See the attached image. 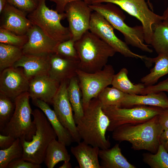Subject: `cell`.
Here are the masks:
<instances>
[{
    "label": "cell",
    "instance_id": "obj_44",
    "mask_svg": "<svg viewBox=\"0 0 168 168\" xmlns=\"http://www.w3.org/2000/svg\"><path fill=\"white\" fill-rule=\"evenodd\" d=\"M63 165L60 166L59 168H71L72 166L69 161H65Z\"/></svg>",
    "mask_w": 168,
    "mask_h": 168
},
{
    "label": "cell",
    "instance_id": "obj_36",
    "mask_svg": "<svg viewBox=\"0 0 168 168\" xmlns=\"http://www.w3.org/2000/svg\"><path fill=\"white\" fill-rule=\"evenodd\" d=\"M7 2L26 12L30 13L37 7L38 0H7Z\"/></svg>",
    "mask_w": 168,
    "mask_h": 168
},
{
    "label": "cell",
    "instance_id": "obj_46",
    "mask_svg": "<svg viewBox=\"0 0 168 168\" xmlns=\"http://www.w3.org/2000/svg\"><path fill=\"white\" fill-rule=\"evenodd\" d=\"M147 3L148 4V5L149 6V7L150 8L151 10H153L152 6V5L151 3L150 2V0H147Z\"/></svg>",
    "mask_w": 168,
    "mask_h": 168
},
{
    "label": "cell",
    "instance_id": "obj_22",
    "mask_svg": "<svg viewBox=\"0 0 168 168\" xmlns=\"http://www.w3.org/2000/svg\"><path fill=\"white\" fill-rule=\"evenodd\" d=\"M138 105L168 109V97L164 91L143 95L125 94L121 107L127 108Z\"/></svg>",
    "mask_w": 168,
    "mask_h": 168
},
{
    "label": "cell",
    "instance_id": "obj_14",
    "mask_svg": "<svg viewBox=\"0 0 168 168\" xmlns=\"http://www.w3.org/2000/svg\"><path fill=\"white\" fill-rule=\"evenodd\" d=\"M29 83L22 68L12 66L0 72V93L13 100L28 91Z\"/></svg>",
    "mask_w": 168,
    "mask_h": 168
},
{
    "label": "cell",
    "instance_id": "obj_43",
    "mask_svg": "<svg viewBox=\"0 0 168 168\" xmlns=\"http://www.w3.org/2000/svg\"><path fill=\"white\" fill-rule=\"evenodd\" d=\"M162 16V21L168 24V7L164 11Z\"/></svg>",
    "mask_w": 168,
    "mask_h": 168
},
{
    "label": "cell",
    "instance_id": "obj_11",
    "mask_svg": "<svg viewBox=\"0 0 168 168\" xmlns=\"http://www.w3.org/2000/svg\"><path fill=\"white\" fill-rule=\"evenodd\" d=\"M114 28L101 15L94 11L91 15L89 30L105 42L116 52L126 57L145 60L147 56L133 52L128 44L115 35Z\"/></svg>",
    "mask_w": 168,
    "mask_h": 168
},
{
    "label": "cell",
    "instance_id": "obj_21",
    "mask_svg": "<svg viewBox=\"0 0 168 168\" xmlns=\"http://www.w3.org/2000/svg\"><path fill=\"white\" fill-rule=\"evenodd\" d=\"M32 102L33 105L45 114L55 131L58 141L66 146H69L74 142L69 132L62 124L55 111L50 108L49 104L38 99L32 100Z\"/></svg>",
    "mask_w": 168,
    "mask_h": 168
},
{
    "label": "cell",
    "instance_id": "obj_29",
    "mask_svg": "<svg viewBox=\"0 0 168 168\" xmlns=\"http://www.w3.org/2000/svg\"><path fill=\"white\" fill-rule=\"evenodd\" d=\"M21 48L0 43V71L12 67L22 57Z\"/></svg>",
    "mask_w": 168,
    "mask_h": 168
},
{
    "label": "cell",
    "instance_id": "obj_41",
    "mask_svg": "<svg viewBox=\"0 0 168 168\" xmlns=\"http://www.w3.org/2000/svg\"><path fill=\"white\" fill-rule=\"evenodd\" d=\"M158 117L159 122L163 129L168 128V109H163Z\"/></svg>",
    "mask_w": 168,
    "mask_h": 168
},
{
    "label": "cell",
    "instance_id": "obj_28",
    "mask_svg": "<svg viewBox=\"0 0 168 168\" xmlns=\"http://www.w3.org/2000/svg\"><path fill=\"white\" fill-rule=\"evenodd\" d=\"M158 54H168V24L162 21L154 26L150 44Z\"/></svg>",
    "mask_w": 168,
    "mask_h": 168
},
{
    "label": "cell",
    "instance_id": "obj_17",
    "mask_svg": "<svg viewBox=\"0 0 168 168\" xmlns=\"http://www.w3.org/2000/svg\"><path fill=\"white\" fill-rule=\"evenodd\" d=\"M60 83L49 74L36 76L30 80L28 92L32 100H39L52 104Z\"/></svg>",
    "mask_w": 168,
    "mask_h": 168
},
{
    "label": "cell",
    "instance_id": "obj_38",
    "mask_svg": "<svg viewBox=\"0 0 168 168\" xmlns=\"http://www.w3.org/2000/svg\"><path fill=\"white\" fill-rule=\"evenodd\" d=\"M40 165L26 161L22 158L15 159L11 161L7 168H40Z\"/></svg>",
    "mask_w": 168,
    "mask_h": 168
},
{
    "label": "cell",
    "instance_id": "obj_10",
    "mask_svg": "<svg viewBox=\"0 0 168 168\" xmlns=\"http://www.w3.org/2000/svg\"><path fill=\"white\" fill-rule=\"evenodd\" d=\"M114 72L110 64H106L101 70L94 73L86 72L79 69L77 70L83 106L92 99L97 98L104 89L111 84Z\"/></svg>",
    "mask_w": 168,
    "mask_h": 168
},
{
    "label": "cell",
    "instance_id": "obj_6",
    "mask_svg": "<svg viewBox=\"0 0 168 168\" xmlns=\"http://www.w3.org/2000/svg\"><path fill=\"white\" fill-rule=\"evenodd\" d=\"M47 0H39L37 7L28 14L27 17L32 24L39 27L48 37L59 43L71 38L68 27L61 21L66 18L64 12L60 13L50 9L46 4Z\"/></svg>",
    "mask_w": 168,
    "mask_h": 168
},
{
    "label": "cell",
    "instance_id": "obj_12",
    "mask_svg": "<svg viewBox=\"0 0 168 168\" xmlns=\"http://www.w3.org/2000/svg\"><path fill=\"white\" fill-rule=\"evenodd\" d=\"M93 11L89 3L84 1L72 2L66 6L64 13L68 22L71 38L75 42L89 30Z\"/></svg>",
    "mask_w": 168,
    "mask_h": 168
},
{
    "label": "cell",
    "instance_id": "obj_35",
    "mask_svg": "<svg viewBox=\"0 0 168 168\" xmlns=\"http://www.w3.org/2000/svg\"><path fill=\"white\" fill-rule=\"evenodd\" d=\"M74 44L75 41L71 38L60 43L57 45L55 53L66 57L79 59Z\"/></svg>",
    "mask_w": 168,
    "mask_h": 168
},
{
    "label": "cell",
    "instance_id": "obj_39",
    "mask_svg": "<svg viewBox=\"0 0 168 168\" xmlns=\"http://www.w3.org/2000/svg\"><path fill=\"white\" fill-rule=\"evenodd\" d=\"M54 2L56 5L55 10L60 13L64 12L65 8L68 3L77 1H84L90 4L94 0H47Z\"/></svg>",
    "mask_w": 168,
    "mask_h": 168
},
{
    "label": "cell",
    "instance_id": "obj_25",
    "mask_svg": "<svg viewBox=\"0 0 168 168\" xmlns=\"http://www.w3.org/2000/svg\"><path fill=\"white\" fill-rule=\"evenodd\" d=\"M66 146L56 139L51 141L47 148L44 161L48 168L54 167L60 161H70V155Z\"/></svg>",
    "mask_w": 168,
    "mask_h": 168
},
{
    "label": "cell",
    "instance_id": "obj_27",
    "mask_svg": "<svg viewBox=\"0 0 168 168\" xmlns=\"http://www.w3.org/2000/svg\"><path fill=\"white\" fill-rule=\"evenodd\" d=\"M67 93L74 112V117L76 124L82 117L84 114L82 93L77 76L69 81Z\"/></svg>",
    "mask_w": 168,
    "mask_h": 168
},
{
    "label": "cell",
    "instance_id": "obj_34",
    "mask_svg": "<svg viewBox=\"0 0 168 168\" xmlns=\"http://www.w3.org/2000/svg\"><path fill=\"white\" fill-rule=\"evenodd\" d=\"M28 40L26 35H18L0 28V43L22 48Z\"/></svg>",
    "mask_w": 168,
    "mask_h": 168
},
{
    "label": "cell",
    "instance_id": "obj_13",
    "mask_svg": "<svg viewBox=\"0 0 168 168\" xmlns=\"http://www.w3.org/2000/svg\"><path fill=\"white\" fill-rule=\"evenodd\" d=\"M69 81L61 82L52 101L54 110L63 126L69 132L74 142L78 143L81 138L78 132L73 110L67 93Z\"/></svg>",
    "mask_w": 168,
    "mask_h": 168
},
{
    "label": "cell",
    "instance_id": "obj_2",
    "mask_svg": "<svg viewBox=\"0 0 168 168\" xmlns=\"http://www.w3.org/2000/svg\"><path fill=\"white\" fill-rule=\"evenodd\" d=\"M158 115L143 123L121 125L112 131V137L116 141L129 142L134 150H146L156 153L164 130Z\"/></svg>",
    "mask_w": 168,
    "mask_h": 168
},
{
    "label": "cell",
    "instance_id": "obj_9",
    "mask_svg": "<svg viewBox=\"0 0 168 168\" xmlns=\"http://www.w3.org/2000/svg\"><path fill=\"white\" fill-rule=\"evenodd\" d=\"M106 2L116 5L138 19L143 27L145 42L150 45L153 27L162 21V16L154 13L145 0H94L91 3Z\"/></svg>",
    "mask_w": 168,
    "mask_h": 168
},
{
    "label": "cell",
    "instance_id": "obj_33",
    "mask_svg": "<svg viewBox=\"0 0 168 168\" xmlns=\"http://www.w3.org/2000/svg\"><path fill=\"white\" fill-rule=\"evenodd\" d=\"M15 108L14 100L0 93V131L11 119Z\"/></svg>",
    "mask_w": 168,
    "mask_h": 168
},
{
    "label": "cell",
    "instance_id": "obj_18",
    "mask_svg": "<svg viewBox=\"0 0 168 168\" xmlns=\"http://www.w3.org/2000/svg\"><path fill=\"white\" fill-rule=\"evenodd\" d=\"M50 62L48 74L59 83L69 81L77 76L79 59L66 57L54 53L50 55Z\"/></svg>",
    "mask_w": 168,
    "mask_h": 168
},
{
    "label": "cell",
    "instance_id": "obj_40",
    "mask_svg": "<svg viewBox=\"0 0 168 168\" xmlns=\"http://www.w3.org/2000/svg\"><path fill=\"white\" fill-rule=\"evenodd\" d=\"M16 139L10 135L0 134V149L7 148L11 146Z\"/></svg>",
    "mask_w": 168,
    "mask_h": 168
},
{
    "label": "cell",
    "instance_id": "obj_31",
    "mask_svg": "<svg viewBox=\"0 0 168 168\" xmlns=\"http://www.w3.org/2000/svg\"><path fill=\"white\" fill-rule=\"evenodd\" d=\"M23 149L21 139L16 138L9 147L0 150V168H7L12 161L22 158Z\"/></svg>",
    "mask_w": 168,
    "mask_h": 168
},
{
    "label": "cell",
    "instance_id": "obj_7",
    "mask_svg": "<svg viewBox=\"0 0 168 168\" xmlns=\"http://www.w3.org/2000/svg\"><path fill=\"white\" fill-rule=\"evenodd\" d=\"M30 98L29 93L26 91L15 99L14 112L9 121L1 132L2 134L10 135L16 139L29 141L31 140L36 127L31 119L32 111Z\"/></svg>",
    "mask_w": 168,
    "mask_h": 168
},
{
    "label": "cell",
    "instance_id": "obj_15",
    "mask_svg": "<svg viewBox=\"0 0 168 168\" xmlns=\"http://www.w3.org/2000/svg\"><path fill=\"white\" fill-rule=\"evenodd\" d=\"M26 35L28 40L22 48L23 54L50 55L55 53L59 43L48 37L35 25H32Z\"/></svg>",
    "mask_w": 168,
    "mask_h": 168
},
{
    "label": "cell",
    "instance_id": "obj_5",
    "mask_svg": "<svg viewBox=\"0 0 168 168\" xmlns=\"http://www.w3.org/2000/svg\"><path fill=\"white\" fill-rule=\"evenodd\" d=\"M89 6L94 11L102 15L114 29L123 35L125 43L143 51L152 53L153 50L145 44L142 26L130 27L125 22V16L116 5L110 2L92 3Z\"/></svg>",
    "mask_w": 168,
    "mask_h": 168
},
{
    "label": "cell",
    "instance_id": "obj_32",
    "mask_svg": "<svg viewBox=\"0 0 168 168\" xmlns=\"http://www.w3.org/2000/svg\"><path fill=\"white\" fill-rule=\"evenodd\" d=\"M143 161L152 168H168V152L160 144L156 153H144Z\"/></svg>",
    "mask_w": 168,
    "mask_h": 168
},
{
    "label": "cell",
    "instance_id": "obj_30",
    "mask_svg": "<svg viewBox=\"0 0 168 168\" xmlns=\"http://www.w3.org/2000/svg\"><path fill=\"white\" fill-rule=\"evenodd\" d=\"M125 94L114 87L108 86L99 94L97 98L102 107L114 106L121 107Z\"/></svg>",
    "mask_w": 168,
    "mask_h": 168
},
{
    "label": "cell",
    "instance_id": "obj_4",
    "mask_svg": "<svg viewBox=\"0 0 168 168\" xmlns=\"http://www.w3.org/2000/svg\"><path fill=\"white\" fill-rule=\"evenodd\" d=\"M33 121L36 130L31 140L21 139L23 149L22 158L40 165L44 161L47 148L57 135L44 113L40 110L32 111Z\"/></svg>",
    "mask_w": 168,
    "mask_h": 168
},
{
    "label": "cell",
    "instance_id": "obj_42",
    "mask_svg": "<svg viewBox=\"0 0 168 168\" xmlns=\"http://www.w3.org/2000/svg\"><path fill=\"white\" fill-rule=\"evenodd\" d=\"M160 143L168 152V128L164 130L161 133L160 138Z\"/></svg>",
    "mask_w": 168,
    "mask_h": 168
},
{
    "label": "cell",
    "instance_id": "obj_45",
    "mask_svg": "<svg viewBox=\"0 0 168 168\" xmlns=\"http://www.w3.org/2000/svg\"><path fill=\"white\" fill-rule=\"evenodd\" d=\"M7 2V0H0V10H2L6 6Z\"/></svg>",
    "mask_w": 168,
    "mask_h": 168
},
{
    "label": "cell",
    "instance_id": "obj_3",
    "mask_svg": "<svg viewBox=\"0 0 168 168\" xmlns=\"http://www.w3.org/2000/svg\"><path fill=\"white\" fill-rule=\"evenodd\" d=\"M79 59V69L94 73L103 68L116 53L110 46L88 30L75 42Z\"/></svg>",
    "mask_w": 168,
    "mask_h": 168
},
{
    "label": "cell",
    "instance_id": "obj_20",
    "mask_svg": "<svg viewBox=\"0 0 168 168\" xmlns=\"http://www.w3.org/2000/svg\"><path fill=\"white\" fill-rule=\"evenodd\" d=\"M100 149L84 141L71 147V152L76 159L80 168H101L99 161Z\"/></svg>",
    "mask_w": 168,
    "mask_h": 168
},
{
    "label": "cell",
    "instance_id": "obj_1",
    "mask_svg": "<svg viewBox=\"0 0 168 168\" xmlns=\"http://www.w3.org/2000/svg\"><path fill=\"white\" fill-rule=\"evenodd\" d=\"M83 107V116L76 123L81 139L100 149L109 148L110 143L105 134L110 122L98 98L92 99Z\"/></svg>",
    "mask_w": 168,
    "mask_h": 168
},
{
    "label": "cell",
    "instance_id": "obj_8",
    "mask_svg": "<svg viewBox=\"0 0 168 168\" xmlns=\"http://www.w3.org/2000/svg\"><path fill=\"white\" fill-rule=\"evenodd\" d=\"M102 108L110 122L107 130L111 132L122 125L145 122L159 114L163 109L158 107L144 105L127 108L114 106Z\"/></svg>",
    "mask_w": 168,
    "mask_h": 168
},
{
    "label": "cell",
    "instance_id": "obj_47",
    "mask_svg": "<svg viewBox=\"0 0 168 168\" xmlns=\"http://www.w3.org/2000/svg\"></svg>",
    "mask_w": 168,
    "mask_h": 168
},
{
    "label": "cell",
    "instance_id": "obj_23",
    "mask_svg": "<svg viewBox=\"0 0 168 168\" xmlns=\"http://www.w3.org/2000/svg\"><path fill=\"white\" fill-rule=\"evenodd\" d=\"M145 61L147 66L155 63L150 73L141 79L146 86L155 85L161 77L168 74V54H159L154 58L147 57Z\"/></svg>",
    "mask_w": 168,
    "mask_h": 168
},
{
    "label": "cell",
    "instance_id": "obj_24",
    "mask_svg": "<svg viewBox=\"0 0 168 168\" xmlns=\"http://www.w3.org/2000/svg\"><path fill=\"white\" fill-rule=\"evenodd\" d=\"M99 157L100 159L101 168H135L123 155L118 144L112 148L100 149Z\"/></svg>",
    "mask_w": 168,
    "mask_h": 168
},
{
    "label": "cell",
    "instance_id": "obj_19",
    "mask_svg": "<svg viewBox=\"0 0 168 168\" xmlns=\"http://www.w3.org/2000/svg\"><path fill=\"white\" fill-rule=\"evenodd\" d=\"M50 55L23 54L13 67L22 68L29 80L38 76L48 74L50 67Z\"/></svg>",
    "mask_w": 168,
    "mask_h": 168
},
{
    "label": "cell",
    "instance_id": "obj_26",
    "mask_svg": "<svg viewBox=\"0 0 168 168\" xmlns=\"http://www.w3.org/2000/svg\"><path fill=\"white\" fill-rule=\"evenodd\" d=\"M128 70L124 68L114 75L111 85L122 92L130 95H141L146 86L142 83L134 84L128 77Z\"/></svg>",
    "mask_w": 168,
    "mask_h": 168
},
{
    "label": "cell",
    "instance_id": "obj_16",
    "mask_svg": "<svg viewBox=\"0 0 168 168\" xmlns=\"http://www.w3.org/2000/svg\"><path fill=\"white\" fill-rule=\"evenodd\" d=\"M0 14V28L17 35H26L33 25L26 12L7 2Z\"/></svg>",
    "mask_w": 168,
    "mask_h": 168
},
{
    "label": "cell",
    "instance_id": "obj_37",
    "mask_svg": "<svg viewBox=\"0 0 168 168\" xmlns=\"http://www.w3.org/2000/svg\"><path fill=\"white\" fill-rule=\"evenodd\" d=\"M166 91L168 93V77L156 85L145 86L141 95Z\"/></svg>",
    "mask_w": 168,
    "mask_h": 168
}]
</instances>
